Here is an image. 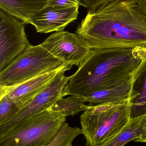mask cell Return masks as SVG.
Returning a JSON list of instances; mask_svg holds the SVG:
<instances>
[{"label": "cell", "mask_w": 146, "mask_h": 146, "mask_svg": "<svg viewBox=\"0 0 146 146\" xmlns=\"http://www.w3.org/2000/svg\"><path fill=\"white\" fill-rule=\"evenodd\" d=\"M93 50L146 48V15L135 0H117L87 12L75 31Z\"/></svg>", "instance_id": "obj_1"}, {"label": "cell", "mask_w": 146, "mask_h": 146, "mask_svg": "<svg viewBox=\"0 0 146 146\" xmlns=\"http://www.w3.org/2000/svg\"><path fill=\"white\" fill-rule=\"evenodd\" d=\"M146 57L141 47L93 50L69 82L67 95L84 96L128 80Z\"/></svg>", "instance_id": "obj_2"}, {"label": "cell", "mask_w": 146, "mask_h": 146, "mask_svg": "<svg viewBox=\"0 0 146 146\" xmlns=\"http://www.w3.org/2000/svg\"><path fill=\"white\" fill-rule=\"evenodd\" d=\"M129 100L90 105L80 116L87 146H99L124 128L130 119Z\"/></svg>", "instance_id": "obj_3"}, {"label": "cell", "mask_w": 146, "mask_h": 146, "mask_svg": "<svg viewBox=\"0 0 146 146\" xmlns=\"http://www.w3.org/2000/svg\"><path fill=\"white\" fill-rule=\"evenodd\" d=\"M66 117L47 110L0 135V146H45L60 131Z\"/></svg>", "instance_id": "obj_4"}, {"label": "cell", "mask_w": 146, "mask_h": 146, "mask_svg": "<svg viewBox=\"0 0 146 146\" xmlns=\"http://www.w3.org/2000/svg\"><path fill=\"white\" fill-rule=\"evenodd\" d=\"M65 65L40 44L31 45L0 72V86H15Z\"/></svg>", "instance_id": "obj_5"}, {"label": "cell", "mask_w": 146, "mask_h": 146, "mask_svg": "<svg viewBox=\"0 0 146 146\" xmlns=\"http://www.w3.org/2000/svg\"><path fill=\"white\" fill-rule=\"evenodd\" d=\"M72 66H66L58 73L51 83L19 111L13 118L0 125V135L40 113L48 110L59 99L67 96L66 87L71 76H66L65 72Z\"/></svg>", "instance_id": "obj_6"}, {"label": "cell", "mask_w": 146, "mask_h": 146, "mask_svg": "<svg viewBox=\"0 0 146 146\" xmlns=\"http://www.w3.org/2000/svg\"><path fill=\"white\" fill-rule=\"evenodd\" d=\"M40 45L64 65L79 67L93 51L83 37L65 31L54 33Z\"/></svg>", "instance_id": "obj_7"}, {"label": "cell", "mask_w": 146, "mask_h": 146, "mask_svg": "<svg viewBox=\"0 0 146 146\" xmlns=\"http://www.w3.org/2000/svg\"><path fill=\"white\" fill-rule=\"evenodd\" d=\"M25 24L0 9V72L31 45Z\"/></svg>", "instance_id": "obj_8"}, {"label": "cell", "mask_w": 146, "mask_h": 146, "mask_svg": "<svg viewBox=\"0 0 146 146\" xmlns=\"http://www.w3.org/2000/svg\"><path fill=\"white\" fill-rule=\"evenodd\" d=\"M67 66L69 65L44 73L15 86H0V96L7 94L21 110L45 89Z\"/></svg>", "instance_id": "obj_9"}, {"label": "cell", "mask_w": 146, "mask_h": 146, "mask_svg": "<svg viewBox=\"0 0 146 146\" xmlns=\"http://www.w3.org/2000/svg\"><path fill=\"white\" fill-rule=\"evenodd\" d=\"M79 6L71 7H51L45 6L30 20L37 33H47L64 31L66 27L77 19Z\"/></svg>", "instance_id": "obj_10"}, {"label": "cell", "mask_w": 146, "mask_h": 146, "mask_svg": "<svg viewBox=\"0 0 146 146\" xmlns=\"http://www.w3.org/2000/svg\"><path fill=\"white\" fill-rule=\"evenodd\" d=\"M129 100L130 118L146 116V57L133 75Z\"/></svg>", "instance_id": "obj_11"}, {"label": "cell", "mask_w": 146, "mask_h": 146, "mask_svg": "<svg viewBox=\"0 0 146 146\" xmlns=\"http://www.w3.org/2000/svg\"><path fill=\"white\" fill-rule=\"evenodd\" d=\"M49 0H0V9L25 24H30L33 16L44 7Z\"/></svg>", "instance_id": "obj_12"}, {"label": "cell", "mask_w": 146, "mask_h": 146, "mask_svg": "<svg viewBox=\"0 0 146 146\" xmlns=\"http://www.w3.org/2000/svg\"><path fill=\"white\" fill-rule=\"evenodd\" d=\"M132 78L118 86L108 89L96 91L84 96L86 103L91 105L116 103L128 100L130 97Z\"/></svg>", "instance_id": "obj_13"}, {"label": "cell", "mask_w": 146, "mask_h": 146, "mask_svg": "<svg viewBox=\"0 0 146 146\" xmlns=\"http://www.w3.org/2000/svg\"><path fill=\"white\" fill-rule=\"evenodd\" d=\"M146 128V116L130 118L122 129L99 146H123L129 141L139 138Z\"/></svg>", "instance_id": "obj_14"}, {"label": "cell", "mask_w": 146, "mask_h": 146, "mask_svg": "<svg viewBox=\"0 0 146 146\" xmlns=\"http://www.w3.org/2000/svg\"><path fill=\"white\" fill-rule=\"evenodd\" d=\"M84 96L71 95L68 98H61L57 100L48 110L67 117L73 116L89 109L85 104Z\"/></svg>", "instance_id": "obj_15"}, {"label": "cell", "mask_w": 146, "mask_h": 146, "mask_svg": "<svg viewBox=\"0 0 146 146\" xmlns=\"http://www.w3.org/2000/svg\"><path fill=\"white\" fill-rule=\"evenodd\" d=\"M81 134L79 128L73 127L65 122L55 138L45 146H68Z\"/></svg>", "instance_id": "obj_16"}, {"label": "cell", "mask_w": 146, "mask_h": 146, "mask_svg": "<svg viewBox=\"0 0 146 146\" xmlns=\"http://www.w3.org/2000/svg\"><path fill=\"white\" fill-rule=\"evenodd\" d=\"M20 111L7 94L0 96V125L13 118Z\"/></svg>", "instance_id": "obj_17"}, {"label": "cell", "mask_w": 146, "mask_h": 146, "mask_svg": "<svg viewBox=\"0 0 146 146\" xmlns=\"http://www.w3.org/2000/svg\"><path fill=\"white\" fill-rule=\"evenodd\" d=\"M81 6L85 7L81 0H49L45 6L51 7L68 8Z\"/></svg>", "instance_id": "obj_18"}, {"label": "cell", "mask_w": 146, "mask_h": 146, "mask_svg": "<svg viewBox=\"0 0 146 146\" xmlns=\"http://www.w3.org/2000/svg\"><path fill=\"white\" fill-rule=\"evenodd\" d=\"M117 0H81L88 12H92L102 5ZM137 1V0H135Z\"/></svg>", "instance_id": "obj_19"}, {"label": "cell", "mask_w": 146, "mask_h": 146, "mask_svg": "<svg viewBox=\"0 0 146 146\" xmlns=\"http://www.w3.org/2000/svg\"><path fill=\"white\" fill-rule=\"evenodd\" d=\"M137 2L141 11L146 15V0H137Z\"/></svg>", "instance_id": "obj_20"}, {"label": "cell", "mask_w": 146, "mask_h": 146, "mask_svg": "<svg viewBox=\"0 0 146 146\" xmlns=\"http://www.w3.org/2000/svg\"><path fill=\"white\" fill-rule=\"evenodd\" d=\"M133 141H135V142L146 143V128L143 134L139 138L135 139Z\"/></svg>", "instance_id": "obj_21"}, {"label": "cell", "mask_w": 146, "mask_h": 146, "mask_svg": "<svg viewBox=\"0 0 146 146\" xmlns=\"http://www.w3.org/2000/svg\"><path fill=\"white\" fill-rule=\"evenodd\" d=\"M68 146H73V145H72V144H71V145H69Z\"/></svg>", "instance_id": "obj_22"}]
</instances>
